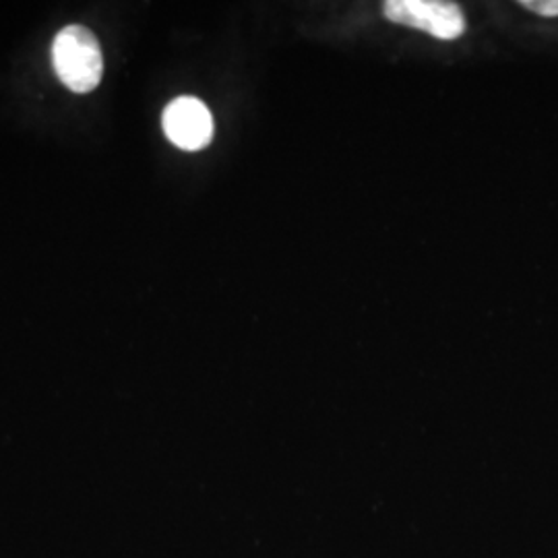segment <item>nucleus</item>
<instances>
[{
  "label": "nucleus",
  "mask_w": 558,
  "mask_h": 558,
  "mask_svg": "<svg viewBox=\"0 0 558 558\" xmlns=\"http://www.w3.org/2000/svg\"><path fill=\"white\" fill-rule=\"evenodd\" d=\"M163 133L184 151H199L214 140V119L197 98L182 96L168 104L161 117Z\"/></svg>",
  "instance_id": "nucleus-3"
},
{
  "label": "nucleus",
  "mask_w": 558,
  "mask_h": 558,
  "mask_svg": "<svg viewBox=\"0 0 558 558\" xmlns=\"http://www.w3.org/2000/svg\"><path fill=\"white\" fill-rule=\"evenodd\" d=\"M521 7H525L532 13H538L544 17H557L558 15V0H525L521 2Z\"/></svg>",
  "instance_id": "nucleus-4"
},
{
  "label": "nucleus",
  "mask_w": 558,
  "mask_h": 558,
  "mask_svg": "<svg viewBox=\"0 0 558 558\" xmlns=\"http://www.w3.org/2000/svg\"><path fill=\"white\" fill-rule=\"evenodd\" d=\"M52 64L66 89L89 94L100 85L104 73L100 41L83 25H66L52 44Z\"/></svg>",
  "instance_id": "nucleus-1"
},
{
  "label": "nucleus",
  "mask_w": 558,
  "mask_h": 558,
  "mask_svg": "<svg viewBox=\"0 0 558 558\" xmlns=\"http://www.w3.org/2000/svg\"><path fill=\"white\" fill-rule=\"evenodd\" d=\"M387 20L422 29L439 40H458L465 32V17L456 2L439 0H389L385 2Z\"/></svg>",
  "instance_id": "nucleus-2"
}]
</instances>
